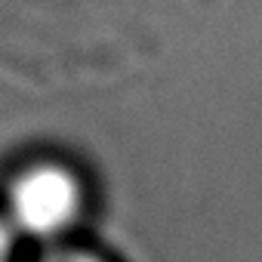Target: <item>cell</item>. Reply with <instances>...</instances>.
I'll return each instance as SVG.
<instances>
[{"instance_id":"cell-1","label":"cell","mask_w":262,"mask_h":262,"mask_svg":"<svg viewBox=\"0 0 262 262\" xmlns=\"http://www.w3.org/2000/svg\"><path fill=\"white\" fill-rule=\"evenodd\" d=\"M96 210L90 173L68 155L47 151L16 161L0 182V216L19 244L74 241Z\"/></svg>"},{"instance_id":"cell-2","label":"cell","mask_w":262,"mask_h":262,"mask_svg":"<svg viewBox=\"0 0 262 262\" xmlns=\"http://www.w3.org/2000/svg\"><path fill=\"white\" fill-rule=\"evenodd\" d=\"M34 262H117L114 256H108L105 250L93 247V244H80V241H65V244H53L43 247L40 256Z\"/></svg>"},{"instance_id":"cell-3","label":"cell","mask_w":262,"mask_h":262,"mask_svg":"<svg viewBox=\"0 0 262 262\" xmlns=\"http://www.w3.org/2000/svg\"><path fill=\"white\" fill-rule=\"evenodd\" d=\"M19 237L10 231V225L4 222V216H0V262H22L19 256Z\"/></svg>"}]
</instances>
